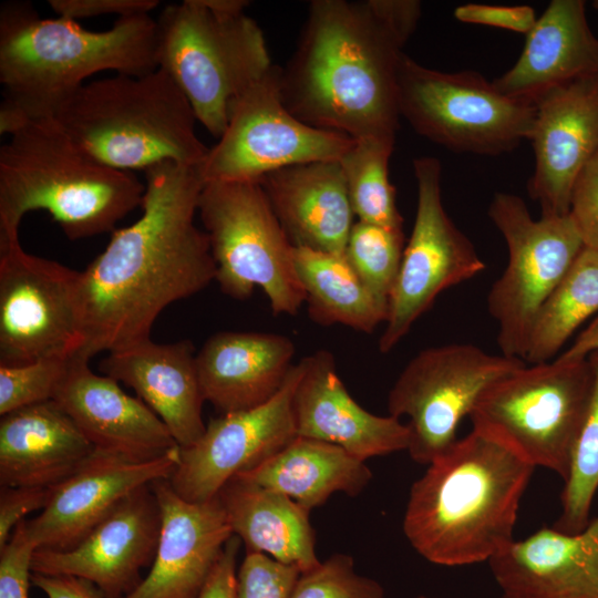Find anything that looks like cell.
<instances>
[{
  "label": "cell",
  "instance_id": "cell-3",
  "mask_svg": "<svg viewBox=\"0 0 598 598\" xmlns=\"http://www.w3.org/2000/svg\"><path fill=\"white\" fill-rule=\"evenodd\" d=\"M535 467L472 430L427 464L411 486L403 533L427 561H489L514 540L523 495Z\"/></svg>",
  "mask_w": 598,
  "mask_h": 598
},
{
  "label": "cell",
  "instance_id": "cell-19",
  "mask_svg": "<svg viewBox=\"0 0 598 598\" xmlns=\"http://www.w3.org/2000/svg\"><path fill=\"white\" fill-rule=\"evenodd\" d=\"M534 104L528 195L542 217L565 216L578 175L598 154V74L550 90Z\"/></svg>",
  "mask_w": 598,
  "mask_h": 598
},
{
  "label": "cell",
  "instance_id": "cell-17",
  "mask_svg": "<svg viewBox=\"0 0 598 598\" xmlns=\"http://www.w3.org/2000/svg\"><path fill=\"white\" fill-rule=\"evenodd\" d=\"M159 530L161 509L148 484L125 497L74 546L37 549L32 573L79 577L106 598H123L153 563Z\"/></svg>",
  "mask_w": 598,
  "mask_h": 598
},
{
  "label": "cell",
  "instance_id": "cell-2",
  "mask_svg": "<svg viewBox=\"0 0 598 598\" xmlns=\"http://www.w3.org/2000/svg\"><path fill=\"white\" fill-rule=\"evenodd\" d=\"M420 17L417 0L312 1L280 71L283 104L316 128L396 137L398 71Z\"/></svg>",
  "mask_w": 598,
  "mask_h": 598
},
{
  "label": "cell",
  "instance_id": "cell-29",
  "mask_svg": "<svg viewBox=\"0 0 598 598\" xmlns=\"http://www.w3.org/2000/svg\"><path fill=\"white\" fill-rule=\"evenodd\" d=\"M217 497L246 551L266 554L300 573L320 564L310 511L286 494L234 477Z\"/></svg>",
  "mask_w": 598,
  "mask_h": 598
},
{
  "label": "cell",
  "instance_id": "cell-21",
  "mask_svg": "<svg viewBox=\"0 0 598 598\" xmlns=\"http://www.w3.org/2000/svg\"><path fill=\"white\" fill-rule=\"evenodd\" d=\"M300 362L292 402L298 436L338 445L364 462L408 451L406 423L390 414H373L357 403L339 378L330 351L318 350Z\"/></svg>",
  "mask_w": 598,
  "mask_h": 598
},
{
  "label": "cell",
  "instance_id": "cell-18",
  "mask_svg": "<svg viewBox=\"0 0 598 598\" xmlns=\"http://www.w3.org/2000/svg\"><path fill=\"white\" fill-rule=\"evenodd\" d=\"M179 455V445L147 460L94 448L71 475L53 487L41 513L25 520L29 536L38 549L74 546L131 493L158 480H168Z\"/></svg>",
  "mask_w": 598,
  "mask_h": 598
},
{
  "label": "cell",
  "instance_id": "cell-42",
  "mask_svg": "<svg viewBox=\"0 0 598 598\" xmlns=\"http://www.w3.org/2000/svg\"><path fill=\"white\" fill-rule=\"evenodd\" d=\"M53 487L1 486L0 549L6 546L14 528L25 520L27 515L47 506Z\"/></svg>",
  "mask_w": 598,
  "mask_h": 598
},
{
  "label": "cell",
  "instance_id": "cell-44",
  "mask_svg": "<svg viewBox=\"0 0 598 598\" xmlns=\"http://www.w3.org/2000/svg\"><path fill=\"white\" fill-rule=\"evenodd\" d=\"M240 538L233 535L226 543L209 578L196 598H237V555Z\"/></svg>",
  "mask_w": 598,
  "mask_h": 598
},
{
  "label": "cell",
  "instance_id": "cell-36",
  "mask_svg": "<svg viewBox=\"0 0 598 598\" xmlns=\"http://www.w3.org/2000/svg\"><path fill=\"white\" fill-rule=\"evenodd\" d=\"M71 357L44 358L21 365L0 364V414L53 400Z\"/></svg>",
  "mask_w": 598,
  "mask_h": 598
},
{
  "label": "cell",
  "instance_id": "cell-47",
  "mask_svg": "<svg viewBox=\"0 0 598 598\" xmlns=\"http://www.w3.org/2000/svg\"><path fill=\"white\" fill-rule=\"evenodd\" d=\"M417 598H427V597H424V596H420V597H417ZM498 598H511V597H508V596H506V595H502V596H501V597H498Z\"/></svg>",
  "mask_w": 598,
  "mask_h": 598
},
{
  "label": "cell",
  "instance_id": "cell-24",
  "mask_svg": "<svg viewBox=\"0 0 598 598\" xmlns=\"http://www.w3.org/2000/svg\"><path fill=\"white\" fill-rule=\"evenodd\" d=\"M100 369L132 388L181 447L190 446L205 432V400L190 341L156 343L148 338L110 352Z\"/></svg>",
  "mask_w": 598,
  "mask_h": 598
},
{
  "label": "cell",
  "instance_id": "cell-13",
  "mask_svg": "<svg viewBox=\"0 0 598 598\" xmlns=\"http://www.w3.org/2000/svg\"><path fill=\"white\" fill-rule=\"evenodd\" d=\"M81 271L0 245V364L69 358L83 344Z\"/></svg>",
  "mask_w": 598,
  "mask_h": 598
},
{
  "label": "cell",
  "instance_id": "cell-45",
  "mask_svg": "<svg viewBox=\"0 0 598 598\" xmlns=\"http://www.w3.org/2000/svg\"><path fill=\"white\" fill-rule=\"evenodd\" d=\"M31 581L47 598H106L96 586L74 576L32 573Z\"/></svg>",
  "mask_w": 598,
  "mask_h": 598
},
{
  "label": "cell",
  "instance_id": "cell-26",
  "mask_svg": "<svg viewBox=\"0 0 598 598\" xmlns=\"http://www.w3.org/2000/svg\"><path fill=\"white\" fill-rule=\"evenodd\" d=\"M598 74V38L582 0H553L533 29L515 64L495 79L505 95L535 103L545 93Z\"/></svg>",
  "mask_w": 598,
  "mask_h": 598
},
{
  "label": "cell",
  "instance_id": "cell-39",
  "mask_svg": "<svg viewBox=\"0 0 598 598\" xmlns=\"http://www.w3.org/2000/svg\"><path fill=\"white\" fill-rule=\"evenodd\" d=\"M25 520L0 549V598H29L32 558L38 547L28 534Z\"/></svg>",
  "mask_w": 598,
  "mask_h": 598
},
{
  "label": "cell",
  "instance_id": "cell-31",
  "mask_svg": "<svg viewBox=\"0 0 598 598\" xmlns=\"http://www.w3.org/2000/svg\"><path fill=\"white\" fill-rule=\"evenodd\" d=\"M293 262L309 317L318 324L338 323L370 334L385 323L389 303L370 291L344 254L295 246Z\"/></svg>",
  "mask_w": 598,
  "mask_h": 598
},
{
  "label": "cell",
  "instance_id": "cell-8",
  "mask_svg": "<svg viewBox=\"0 0 598 598\" xmlns=\"http://www.w3.org/2000/svg\"><path fill=\"white\" fill-rule=\"evenodd\" d=\"M591 390L588 357L525 364L483 391L468 415L472 430L564 480Z\"/></svg>",
  "mask_w": 598,
  "mask_h": 598
},
{
  "label": "cell",
  "instance_id": "cell-25",
  "mask_svg": "<svg viewBox=\"0 0 598 598\" xmlns=\"http://www.w3.org/2000/svg\"><path fill=\"white\" fill-rule=\"evenodd\" d=\"M292 340L270 332L224 331L196 353L202 393L221 414L250 410L272 399L293 364Z\"/></svg>",
  "mask_w": 598,
  "mask_h": 598
},
{
  "label": "cell",
  "instance_id": "cell-33",
  "mask_svg": "<svg viewBox=\"0 0 598 598\" xmlns=\"http://www.w3.org/2000/svg\"><path fill=\"white\" fill-rule=\"evenodd\" d=\"M394 145L395 137L354 138L339 162L353 213L359 220L403 229L395 188L389 178V162Z\"/></svg>",
  "mask_w": 598,
  "mask_h": 598
},
{
  "label": "cell",
  "instance_id": "cell-14",
  "mask_svg": "<svg viewBox=\"0 0 598 598\" xmlns=\"http://www.w3.org/2000/svg\"><path fill=\"white\" fill-rule=\"evenodd\" d=\"M274 65L237 102L218 142L198 165L204 183L258 181L301 163L340 159L354 138L298 120L280 94Z\"/></svg>",
  "mask_w": 598,
  "mask_h": 598
},
{
  "label": "cell",
  "instance_id": "cell-43",
  "mask_svg": "<svg viewBox=\"0 0 598 598\" xmlns=\"http://www.w3.org/2000/svg\"><path fill=\"white\" fill-rule=\"evenodd\" d=\"M58 17L78 21L83 18L116 14L118 18L150 14L157 0H49Z\"/></svg>",
  "mask_w": 598,
  "mask_h": 598
},
{
  "label": "cell",
  "instance_id": "cell-6",
  "mask_svg": "<svg viewBox=\"0 0 598 598\" xmlns=\"http://www.w3.org/2000/svg\"><path fill=\"white\" fill-rule=\"evenodd\" d=\"M52 117L89 156L118 171L198 166L209 151L189 102L161 69L84 83Z\"/></svg>",
  "mask_w": 598,
  "mask_h": 598
},
{
  "label": "cell",
  "instance_id": "cell-37",
  "mask_svg": "<svg viewBox=\"0 0 598 598\" xmlns=\"http://www.w3.org/2000/svg\"><path fill=\"white\" fill-rule=\"evenodd\" d=\"M289 598H384V589L357 573L352 556L334 554L300 573Z\"/></svg>",
  "mask_w": 598,
  "mask_h": 598
},
{
  "label": "cell",
  "instance_id": "cell-4",
  "mask_svg": "<svg viewBox=\"0 0 598 598\" xmlns=\"http://www.w3.org/2000/svg\"><path fill=\"white\" fill-rule=\"evenodd\" d=\"M156 20L150 14L117 18L93 31L78 21L43 19L29 2L0 11V83L3 100L31 118L56 109L101 71L140 76L157 69Z\"/></svg>",
  "mask_w": 598,
  "mask_h": 598
},
{
  "label": "cell",
  "instance_id": "cell-48",
  "mask_svg": "<svg viewBox=\"0 0 598 598\" xmlns=\"http://www.w3.org/2000/svg\"><path fill=\"white\" fill-rule=\"evenodd\" d=\"M595 6L598 7V1L595 2Z\"/></svg>",
  "mask_w": 598,
  "mask_h": 598
},
{
  "label": "cell",
  "instance_id": "cell-28",
  "mask_svg": "<svg viewBox=\"0 0 598 598\" xmlns=\"http://www.w3.org/2000/svg\"><path fill=\"white\" fill-rule=\"evenodd\" d=\"M93 451L54 400L18 409L0 421V485L53 487Z\"/></svg>",
  "mask_w": 598,
  "mask_h": 598
},
{
  "label": "cell",
  "instance_id": "cell-16",
  "mask_svg": "<svg viewBox=\"0 0 598 598\" xmlns=\"http://www.w3.org/2000/svg\"><path fill=\"white\" fill-rule=\"evenodd\" d=\"M301 371L299 361L268 402L221 414L209 421L194 444L179 446L178 465L168 478L173 489L189 502L210 501L236 475L259 465L298 436L292 402Z\"/></svg>",
  "mask_w": 598,
  "mask_h": 598
},
{
  "label": "cell",
  "instance_id": "cell-38",
  "mask_svg": "<svg viewBox=\"0 0 598 598\" xmlns=\"http://www.w3.org/2000/svg\"><path fill=\"white\" fill-rule=\"evenodd\" d=\"M299 569L257 551H246L237 571V598H289Z\"/></svg>",
  "mask_w": 598,
  "mask_h": 598
},
{
  "label": "cell",
  "instance_id": "cell-40",
  "mask_svg": "<svg viewBox=\"0 0 598 598\" xmlns=\"http://www.w3.org/2000/svg\"><path fill=\"white\" fill-rule=\"evenodd\" d=\"M569 215L584 247L598 251V154L584 167L575 182Z\"/></svg>",
  "mask_w": 598,
  "mask_h": 598
},
{
  "label": "cell",
  "instance_id": "cell-11",
  "mask_svg": "<svg viewBox=\"0 0 598 598\" xmlns=\"http://www.w3.org/2000/svg\"><path fill=\"white\" fill-rule=\"evenodd\" d=\"M508 249V261L487 295L498 324L502 354L525 360L530 333L543 306L584 249L569 215L534 219L526 203L495 193L487 210Z\"/></svg>",
  "mask_w": 598,
  "mask_h": 598
},
{
  "label": "cell",
  "instance_id": "cell-12",
  "mask_svg": "<svg viewBox=\"0 0 598 598\" xmlns=\"http://www.w3.org/2000/svg\"><path fill=\"white\" fill-rule=\"evenodd\" d=\"M525 364L472 343L431 347L415 354L388 394L389 414L408 417L411 458L427 465L447 451L483 391Z\"/></svg>",
  "mask_w": 598,
  "mask_h": 598
},
{
  "label": "cell",
  "instance_id": "cell-35",
  "mask_svg": "<svg viewBox=\"0 0 598 598\" xmlns=\"http://www.w3.org/2000/svg\"><path fill=\"white\" fill-rule=\"evenodd\" d=\"M403 229L358 220L344 249L351 267L380 300L389 303L404 250Z\"/></svg>",
  "mask_w": 598,
  "mask_h": 598
},
{
  "label": "cell",
  "instance_id": "cell-9",
  "mask_svg": "<svg viewBox=\"0 0 598 598\" xmlns=\"http://www.w3.org/2000/svg\"><path fill=\"white\" fill-rule=\"evenodd\" d=\"M221 291L244 300L259 287L274 315L296 316L305 303L293 248L258 181L210 182L198 208Z\"/></svg>",
  "mask_w": 598,
  "mask_h": 598
},
{
  "label": "cell",
  "instance_id": "cell-41",
  "mask_svg": "<svg viewBox=\"0 0 598 598\" xmlns=\"http://www.w3.org/2000/svg\"><path fill=\"white\" fill-rule=\"evenodd\" d=\"M454 17L464 23L501 28L527 34L536 23V13L530 6H497L465 3L455 8Z\"/></svg>",
  "mask_w": 598,
  "mask_h": 598
},
{
  "label": "cell",
  "instance_id": "cell-10",
  "mask_svg": "<svg viewBox=\"0 0 598 598\" xmlns=\"http://www.w3.org/2000/svg\"><path fill=\"white\" fill-rule=\"evenodd\" d=\"M398 103L421 136L455 153L497 156L528 141L535 104L509 97L476 71L443 72L405 53Z\"/></svg>",
  "mask_w": 598,
  "mask_h": 598
},
{
  "label": "cell",
  "instance_id": "cell-22",
  "mask_svg": "<svg viewBox=\"0 0 598 598\" xmlns=\"http://www.w3.org/2000/svg\"><path fill=\"white\" fill-rule=\"evenodd\" d=\"M53 400L96 450L147 460L178 445L140 398L128 395L113 378L94 373L80 352L71 357Z\"/></svg>",
  "mask_w": 598,
  "mask_h": 598
},
{
  "label": "cell",
  "instance_id": "cell-1",
  "mask_svg": "<svg viewBox=\"0 0 598 598\" xmlns=\"http://www.w3.org/2000/svg\"><path fill=\"white\" fill-rule=\"evenodd\" d=\"M144 173L142 216L114 230L105 249L81 271L79 352L89 359L148 339L167 306L215 280L208 237L195 224L205 184L198 166L164 162Z\"/></svg>",
  "mask_w": 598,
  "mask_h": 598
},
{
  "label": "cell",
  "instance_id": "cell-23",
  "mask_svg": "<svg viewBox=\"0 0 598 598\" xmlns=\"http://www.w3.org/2000/svg\"><path fill=\"white\" fill-rule=\"evenodd\" d=\"M511 598H598V515L579 532L543 527L489 561Z\"/></svg>",
  "mask_w": 598,
  "mask_h": 598
},
{
  "label": "cell",
  "instance_id": "cell-32",
  "mask_svg": "<svg viewBox=\"0 0 598 598\" xmlns=\"http://www.w3.org/2000/svg\"><path fill=\"white\" fill-rule=\"evenodd\" d=\"M597 312L598 251L584 247L538 313L524 361H551L574 332Z\"/></svg>",
  "mask_w": 598,
  "mask_h": 598
},
{
  "label": "cell",
  "instance_id": "cell-34",
  "mask_svg": "<svg viewBox=\"0 0 598 598\" xmlns=\"http://www.w3.org/2000/svg\"><path fill=\"white\" fill-rule=\"evenodd\" d=\"M592 390L560 494L561 513L553 527L566 533L581 530L590 519L598 491V350L588 355Z\"/></svg>",
  "mask_w": 598,
  "mask_h": 598
},
{
  "label": "cell",
  "instance_id": "cell-15",
  "mask_svg": "<svg viewBox=\"0 0 598 598\" xmlns=\"http://www.w3.org/2000/svg\"><path fill=\"white\" fill-rule=\"evenodd\" d=\"M417 204L389 300L379 351L390 352L446 289L485 269L470 238L447 215L442 200V164L432 156L413 161Z\"/></svg>",
  "mask_w": 598,
  "mask_h": 598
},
{
  "label": "cell",
  "instance_id": "cell-20",
  "mask_svg": "<svg viewBox=\"0 0 598 598\" xmlns=\"http://www.w3.org/2000/svg\"><path fill=\"white\" fill-rule=\"evenodd\" d=\"M161 509L156 553L146 577L123 598H196L234 535L216 496L181 497L168 480L152 483Z\"/></svg>",
  "mask_w": 598,
  "mask_h": 598
},
{
  "label": "cell",
  "instance_id": "cell-5",
  "mask_svg": "<svg viewBox=\"0 0 598 598\" xmlns=\"http://www.w3.org/2000/svg\"><path fill=\"white\" fill-rule=\"evenodd\" d=\"M144 192L132 172L89 156L54 117L31 120L0 147V245L19 239L33 210L48 212L73 240L114 231Z\"/></svg>",
  "mask_w": 598,
  "mask_h": 598
},
{
  "label": "cell",
  "instance_id": "cell-30",
  "mask_svg": "<svg viewBox=\"0 0 598 598\" xmlns=\"http://www.w3.org/2000/svg\"><path fill=\"white\" fill-rule=\"evenodd\" d=\"M235 477L281 492L311 511L337 492L359 495L372 472L364 461L338 445L296 436L272 456Z\"/></svg>",
  "mask_w": 598,
  "mask_h": 598
},
{
  "label": "cell",
  "instance_id": "cell-46",
  "mask_svg": "<svg viewBox=\"0 0 598 598\" xmlns=\"http://www.w3.org/2000/svg\"><path fill=\"white\" fill-rule=\"evenodd\" d=\"M598 350V317L578 334L575 342L560 355L565 358H584Z\"/></svg>",
  "mask_w": 598,
  "mask_h": 598
},
{
  "label": "cell",
  "instance_id": "cell-7",
  "mask_svg": "<svg viewBox=\"0 0 598 598\" xmlns=\"http://www.w3.org/2000/svg\"><path fill=\"white\" fill-rule=\"evenodd\" d=\"M245 0H184L156 20L157 69L217 138L240 97L274 66L262 30Z\"/></svg>",
  "mask_w": 598,
  "mask_h": 598
},
{
  "label": "cell",
  "instance_id": "cell-27",
  "mask_svg": "<svg viewBox=\"0 0 598 598\" xmlns=\"http://www.w3.org/2000/svg\"><path fill=\"white\" fill-rule=\"evenodd\" d=\"M258 182L293 246L344 254L355 215L338 159L288 166Z\"/></svg>",
  "mask_w": 598,
  "mask_h": 598
}]
</instances>
